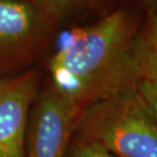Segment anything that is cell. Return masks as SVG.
Instances as JSON below:
<instances>
[{"label": "cell", "mask_w": 157, "mask_h": 157, "mask_svg": "<svg viewBox=\"0 0 157 157\" xmlns=\"http://www.w3.org/2000/svg\"><path fill=\"white\" fill-rule=\"evenodd\" d=\"M47 26L40 12L23 0H0V78L40 48Z\"/></svg>", "instance_id": "obj_5"}, {"label": "cell", "mask_w": 157, "mask_h": 157, "mask_svg": "<svg viewBox=\"0 0 157 157\" xmlns=\"http://www.w3.org/2000/svg\"><path fill=\"white\" fill-rule=\"evenodd\" d=\"M136 21L119 9L72 29L49 60L50 86L81 111L142 80L135 58Z\"/></svg>", "instance_id": "obj_1"}, {"label": "cell", "mask_w": 157, "mask_h": 157, "mask_svg": "<svg viewBox=\"0 0 157 157\" xmlns=\"http://www.w3.org/2000/svg\"><path fill=\"white\" fill-rule=\"evenodd\" d=\"M137 88L144 98L147 105L157 120V82L142 79Z\"/></svg>", "instance_id": "obj_8"}, {"label": "cell", "mask_w": 157, "mask_h": 157, "mask_svg": "<svg viewBox=\"0 0 157 157\" xmlns=\"http://www.w3.org/2000/svg\"><path fill=\"white\" fill-rule=\"evenodd\" d=\"M36 101L26 128L25 157H66L80 109L50 85Z\"/></svg>", "instance_id": "obj_3"}, {"label": "cell", "mask_w": 157, "mask_h": 157, "mask_svg": "<svg viewBox=\"0 0 157 157\" xmlns=\"http://www.w3.org/2000/svg\"><path fill=\"white\" fill-rule=\"evenodd\" d=\"M36 71L0 78V157H25L29 113L38 91Z\"/></svg>", "instance_id": "obj_4"}, {"label": "cell", "mask_w": 157, "mask_h": 157, "mask_svg": "<svg viewBox=\"0 0 157 157\" xmlns=\"http://www.w3.org/2000/svg\"><path fill=\"white\" fill-rule=\"evenodd\" d=\"M143 2H144L147 7H148L149 12L154 11L157 9V0H143Z\"/></svg>", "instance_id": "obj_9"}, {"label": "cell", "mask_w": 157, "mask_h": 157, "mask_svg": "<svg viewBox=\"0 0 157 157\" xmlns=\"http://www.w3.org/2000/svg\"><path fill=\"white\" fill-rule=\"evenodd\" d=\"M72 138L117 157H157V120L137 87L82 109Z\"/></svg>", "instance_id": "obj_2"}, {"label": "cell", "mask_w": 157, "mask_h": 157, "mask_svg": "<svg viewBox=\"0 0 157 157\" xmlns=\"http://www.w3.org/2000/svg\"><path fill=\"white\" fill-rule=\"evenodd\" d=\"M55 1L59 2L60 4L64 5V4H71V3L78 2V1H80V0H55Z\"/></svg>", "instance_id": "obj_10"}, {"label": "cell", "mask_w": 157, "mask_h": 157, "mask_svg": "<svg viewBox=\"0 0 157 157\" xmlns=\"http://www.w3.org/2000/svg\"><path fill=\"white\" fill-rule=\"evenodd\" d=\"M66 157H117L101 146L72 138Z\"/></svg>", "instance_id": "obj_7"}, {"label": "cell", "mask_w": 157, "mask_h": 157, "mask_svg": "<svg viewBox=\"0 0 157 157\" xmlns=\"http://www.w3.org/2000/svg\"><path fill=\"white\" fill-rule=\"evenodd\" d=\"M135 58L142 79L157 82V9L149 12L135 41Z\"/></svg>", "instance_id": "obj_6"}]
</instances>
